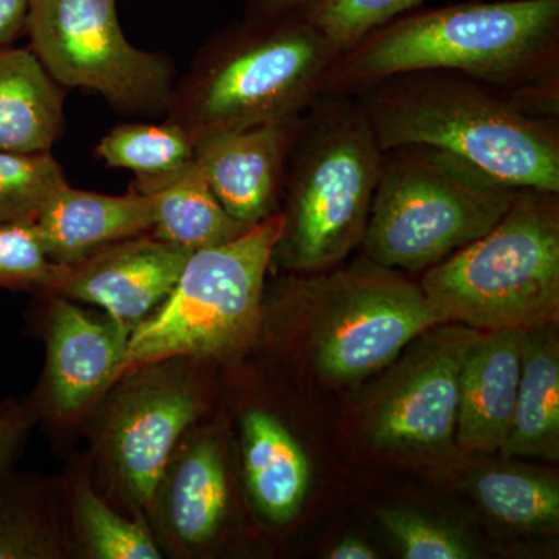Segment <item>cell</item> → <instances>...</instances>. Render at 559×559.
I'll list each match as a JSON object with an SVG mask.
<instances>
[{"label": "cell", "mask_w": 559, "mask_h": 559, "mask_svg": "<svg viewBox=\"0 0 559 559\" xmlns=\"http://www.w3.org/2000/svg\"><path fill=\"white\" fill-rule=\"evenodd\" d=\"M559 0L462 2L414 10L344 51L323 94H353L390 76L454 72L522 108L558 116Z\"/></svg>", "instance_id": "6da1fadb"}, {"label": "cell", "mask_w": 559, "mask_h": 559, "mask_svg": "<svg viewBox=\"0 0 559 559\" xmlns=\"http://www.w3.org/2000/svg\"><path fill=\"white\" fill-rule=\"evenodd\" d=\"M384 151L430 146L514 189L559 193L557 117L454 72L390 76L353 92Z\"/></svg>", "instance_id": "7a4b0ae2"}, {"label": "cell", "mask_w": 559, "mask_h": 559, "mask_svg": "<svg viewBox=\"0 0 559 559\" xmlns=\"http://www.w3.org/2000/svg\"><path fill=\"white\" fill-rule=\"evenodd\" d=\"M336 51L297 13L210 39L173 90L167 120L193 140L297 119L323 94Z\"/></svg>", "instance_id": "3957f363"}, {"label": "cell", "mask_w": 559, "mask_h": 559, "mask_svg": "<svg viewBox=\"0 0 559 559\" xmlns=\"http://www.w3.org/2000/svg\"><path fill=\"white\" fill-rule=\"evenodd\" d=\"M384 150L358 100L322 94L300 117L286 167L283 231L272 264L296 272L337 266L360 241Z\"/></svg>", "instance_id": "277c9868"}, {"label": "cell", "mask_w": 559, "mask_h": 559, "mask_svg": "<svg viewBox=\"0 0 559 559\" xmlns=\"http://www.w3.org/2000/svg\"><path fill=\"white\" fill-rule=\"evenodd\" d=\"M419 286L441 323L477 331L557 325L558 193L518 191L488 234L426 270Z\"/></svg>", "instance_id": "5b68a950"}, {"label": "cell", "mask_w": 559, "mask_h": 559, "mask_svg": "<svg viewBox=\"0 0 559 559\" xmlns=\"http://www.w3.org/2000/svg\"><path fill=\"white\" fill-rule=\"evenodd\" d=\"M518 191L441 150L384 151L360 246L389 270H429L488 234Z\"/></svg>", "instance_id": "8992f818"}, {"label": "cell", "mask_w": 559, "mask_h": 559, "mask_svg": "<svg viewBox=\"0 0 559 559\" xmlns=\"http://www.w3.org/2000/svg\"><path fill=\"white\" fill-rule=\"evenodd\" d=\"M283 223L277 212L235 240L191 252L171 293L132 329L116 381L183 356L229 355L252 340Z\"/></svg>", "instance_id": "52a82bcc"}, {"label": "cell", "mask_w": 559, "mask_h": 559, "mask_svg": "<svg viewBox=\"0 0 559 559\" xmlns=\"http://www.w3.org/2000/svg\"><path fill=\"white\" fill-rule=\"evenodd\" d=\"M297 293L316 314V364L333 381L377 373L441 323L421 286L369 259L308 280Z\"/></svg>", "instance_id": "ba28073f"}, {"label": "cell", "mask_w": 559, "mask_h": 559, "mask_svg": "<svg viewBox=\"0 0 559 559\" xmlns=\"http://www.w3.org/2000/svg\"><path fill=\"white\" fill-rule=\"evenodd\" d=\"M25 33L61 87L94 92L120 112L167 116L176 84L171 61L132 46L116 0H31Z\"/></svg>", "instance_id": "9c48e42d"}, {"label": "cell", "mask_w": 559, "mask_h": 559, "mask_svg": "<svg viewBox=\"0 0 559 559\" xmlns=\"http://www.w3.org/2000/svg\"><path fill=\"white\" fill-rule=\"evenodd\" d=\"M476 334L460 323H440L412 342L367 412L374 447L415 459L459 451L460 377Z\"/></svg>", "instance_id": "30bf717a"}, {"label": "cell", "mask_w": 559, "mask_h": 559, "mask_svg": "<svg viewBox=\"0 0 559 559\" xmlns=\"http://www.w3.org/2000/svg\"><path fill=\"white\" fill-rule=\"evenodd\" d=\"M108 430L110 460L134 506L156 498L176 444L201 412V400L178 373L150 374L127 390Z\"/></svg>", "instance_id": "8fae6325"}, {"label": "cell", "mask_w": 559, "mask_h": 559, "mask_svg": "<svg viewBox=\"0 0 559 559\" xmlns=\"http://www.w3.org/2000/svg\"><path fill=\"white\" fill-rule=\"evenodd\" d=\"M190 255L151 231L138 235L60 264L50 294L97 305L132 330L171 293Z\"/></svg>", "instance_id": "7c38bea8"}, {"label": "cell", "mask_w": 559, "mask_h": 559, "mask_svg": "<svg viewBox=\"0 0 559 559\" xmlns=\"http://www.w3.org/2000/svg\"><path fill=\"white\" fill-rule=\"evenodd\" d=\"M300 117L223 132L194 145V159L231 218L252 227L278 212Z\"/></svg>", "instance_id": "4fadbf2b"}, {"label": "cell", "mask_w": 559, "mask_h": 559, "mask_svg": "<svg viewBox=\"0 0 559 559\" xmlns=\"http://www.w3.org/2000/svg\"><path fill=\"white\" fill-rule=\"evenodd\" d=\"M51 305L49 388L55 407L72 415L116 382L132 330L110 318H91L66 297L53 296Z\"/></svg>", "instance_id": "5bb4252c"}, {"label": "cell", "mask_w": 559, "mask_h": 559, "mask_svg": "<svg viewBox=\"0 0 559 559\" xmlns=\"http://www.w3.org/2000/svg\"><path fill=\"white\" fill-rule=\"evenodd\" d=\"M524 331H477L463 360L455 444L463 454L499 451L513 423Z\"/></svg>", "instance_id": "9a60e30c"}, {"label": "cell", "mask_w": 559, "mask_h": 559, "mask_svg": "<svg viewBox=\"0 0 559 559\" xmlns=\"http://www.w3.org/2000/svg\"><path fill=\"white\" fill-rule=\"evenodd\" d=\"M47 255L57 264H72L106 246L150 234L154 227L148 194H102L62 186L35 221Z\"/></svg>", "instance_id": "2e32d148"}, {"label": "cell", "mask_w": 559, "mask_h": 559, "mask_svg": "<svg viewBox=\"0 0 559 559\" xmlns=\"http://www.w3.org/2000/svg\"><path fill=\"white\" fill-rule=\"evenodd\" d=\"M64 127V94L32 49L0 47V151L51 153Z\"/></svg>", "instance_id": "e0dca14e"}, {"label": "cell", "mask_w": 559, "mask_h": 559, "mask_svg": "<svg viewBox=\"0 0 559 559\" xmlns=\"http://www.w3.org/2000/svg\"><path fill=\"white\" fill-rule=\"evenodd\" d=\"M131 189L153 202L151 234L191 252L235 240L250 229L221 205L197 159L159 178L135 179Z\"/></svg>", "instance_id": "ac0fdd59"}, {"label": "cell", "mask_w": 559, "mask_h": 559, "mask_svg": "<svg viewBox=\"0 0 559 559\" xmlns=\"http://www.w3.org/2000/svg\"><path fill=\"white\" fill-rule=\"evenodd\" d=\"M506 457L559 455V345L555 325L522 333V370Z\"/></svg>", "instance_id": "d6986e66"}, {"label": "cell", "mask_w": 559, "mask_h": 559, "mask_svg": "<svg viewBox=\"0 0 559 559\" xmlns=\"http://www.w3.org/2000/svg\"><path fill=\"white\" fill-rule=\"evenodd\" d=\"M242 439L246 477L257 507L271 521L293 520L310 484V465L300 444L274 415L260 409L245 415Z\"/></svg>", "instance_id": "ffe728a7"}, {"label": "cell", "mask_w": 559, "mask_h": 559, "mask_svg": "<svg viewBox=\"0 0 559 559\" xmlns=\"http://www.w3.org/2000/svg\"><path fill=\"white\" fill-rule=\"evenodd\" d=\"M226 468L218 441L201 439L173 468L167 516L173 533L189 546H201L218 532L227 510Z\"/></svg>", "instance_id": "44dd1931"}, {"label": "cell", "mask_w": 559, "mask_h": 559, "mask_svg": "<svg viewBox=\"0 0 559 559\" xmlns=\"http://www.w3.org/2000/svg\"><path fill=\"white\" fill-rule=\"evenodd\" d=\"M97 156L112 168L153 179L179 170L194 159V142L182 128L164 123H124L110 130L97 145Z\"/></svg>", "instance_id": "7402d4cb"}, {"label": "cell", "mask_w": 559, "mask_h": 559, "mask_svg": "<svg viewBox=\"0 0 559 559\" xmlns=\"http://www.w3.org/2000/svg\"><path fill=\"white\" fill-rule=\"evenodd\" d=\"M473 491L492 518L511 527L543 530L558 524V484L544 474L487 471L474 479Z\"/></svg>", "instance_id": "603a6c76"}, {"label": "cell", "mask_w": 559, "mask_h": 559, "mask_svg": "<svg viewBox=\"0 0 559 559\" xmlns=\"http://www.w3.org/2000/svg\"><path fill=\"white\" fill-rule=\"evenodd\" d=\"M428 0H308L296 13L330 44L337 57Z\"/></svg>", "instance_id": "cb8c5ba5"}, {"label": "cell", "mask_w": 559, "mask_h": 559, "mask_svg": "<svg viewBox=\"0 0 559 559\" xmlns=\"http://www.w3.org/2000/svg\"><path fill=\"white\" fill-rule=\"evenodd\" d=\"M66 183L61 164L51 153L0 151V226L35 223Z\"/></svg>", "instance_id": "d4e9b609"}, {"label": "cell", "mask_w": 559, "mask_h": 559, "mask_svg": "<svg viewBox=\"0 0 559 559\" xmlns=\"http://www.w3.org/2000/svg\"><path fill=\"white\" fill-rule=\"evenodd\" d=\"M76 520L81 536L95 558L157 559L160 550L145 522L130 521L116 513L92 489L76 495Z\"/></svg>", "instance_id": "484cf974"}, {"label": "cell", "mask_w": 559, "mask_h": 559, "mask_svg": "<svg viewBox=\"0 0 559 559\" xmlns=\"http://www.w3.org/2000/svg\"><path fill=\"white\" fill-rule=\"evenodd\" d=\"M60 272L39 240L35 223L0 226V288L50 293Z\"/></svg>", "instance_id": "4316f807"}, {"label": "cell", "mask_w": 559, "mask_h": 559, "mask_svg": "<svg viewBox=\"0 0 559 559\" xmlns=\"http://www.w3.org/2000/svg\"><path fill=\"white\" fill-rule=\"evenodd\" d=\"M381 521L401 555L407 559H469L468 540L450 527L409 510L382 511Z\"/></svg>", "instance_id": "83f0119b"}, {"label": "cell", "mask_w": 559, "mask_h": 559, "mask_svg": "<svg viewBox=\"0 0 559 559\" xmlns=\"http://www.w3.org/2000/svg\"><path fill=\"white\" fill-rule=\"evenodd\" d=\"M31 423L32 414L27 407L16 401L0 404V474L16 454Z\"/></svg>", "instance_id": "f1b7e54d"}, {"label": "cell", "mask_w": 559, "mask_h": 559, "mask_svg": "<svg viewBox=\"0 0 559 559\" xmlns=\"http://www.w3.org/2000/svg\"><path fill=\"white\" fill-rule=\"evenodd\" d=\"M31 0H0V47L13 46L25 33Z\"/></svg>", "instance_id": "f546056e"}, {"label": "cell", "mask_w": 559, "mask_h": 559, "mask_svg": "<svg viewBox=\"0 0 559 559\" xmlns=\"http://www.w3.org/2000/svg\"><path fill=\"white\" fill-rule=\"evenodd\" d=\"M308 0H248L246 20H271L296 13Z\"/></svg>", "instance_id": "4dcf8cb0"}, {"label": "cell", "mask_w": 559, "mask_h": 559, "mask_svg": "<svg viewBox=\"0 0 559 559\" xmlns=\"http://www.w3.org/2000/svg\"><path fill=\"white\" fill-rule=\"evenodd\" d=\"M329 558L331 559H374L377 554L369 544L358 538H347L341 540L334 549H331Z\"/></svg>", "instance_id": "1f68e13d"}]
</instances>
